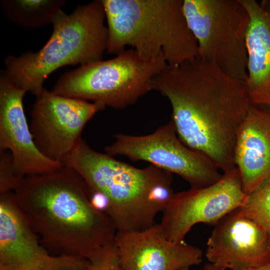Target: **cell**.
Returning <instances> with one entry per match:
<instances>
[{"label": "cell", "instance_id": "1", "mask_svg": "<svg viewBox=\"0 0 270 270\" xmlns=\"http://www.w3.org/2000/svg\"><path fill=\"white\" fill-rule=\"evenodd\" d=\"M152 90L169 100L177 134L189 148L226 173L236 168L238 130L251 105L244 82L198 58L167 65Z\"/></svg>", "mask_w": 270, "mask_h": 270}, {"label": "cell", "instance_id": "2", "mask_svg": "<svg viewBox=\"0 0 270 270\" xmlns=\"http://www.w3.org/2000/svg\"><path fill=\"white\" fill-rule=\"evenodd\" d=\"M13 192L25 220L54 254L89 260L114 242L112 222L92 206L88 186L70 167L26 176Z\"/></svg>", "mask_w": 270, "mask_h": 270}, {"label": "cell", "instance_id": "3", "mask_svg": "<svg viewBox=\"0 0 270 270\" xmlns=\"http://www.w3.org/2000/svg\"><path fill=\"white\" fill-rule=\"evenodd\" d=\"M108 30L106 52L130 46L143 59L161 54L168 65L198 58L197 40L188 24L184 0H102Z\"/></svg>", "mask_w": 270, "mask_h": 270}, {"label": "cell", "instance_id": "4", "mask_svg": "<svg viewBox=\"0 0 270 270\" xmlns=\"http://www.w3.org/2000/svg\"><path fill=\"white\" fill-rule=\"evenodd\" d=\"M61 162L74 170L90 192L108 199L106 213L116 232H137L156 222L164 209L156 204L152 192L158 184L172 181V174L154 165L135 168L106 154L92 149L82 138Z\"/></svg>", "mask_w": 270, "mask_h": 270}, {"label": "cell", "instance_id": "5", "mask_svg": "<svg viewBox=\"0 0 270 270\" xmlns=\"http://www.w3.org/2000/svg\"><path fill=\"white\" fill-rule=\"evenodd\" d=\"M105 18L102 0L78 6L70 14L59 10L46 44L36 52L6 57V74L16 86L38 96L44 80L56 69L102 60L108 41Z\"/></svg>", "mask_w": 270, "mask_h": 270}, {"label": "cell", "instance_id": "6", "mask_svg": "<svg viewBox=\"0 0 270 270\" xmlns=\"http://www.w3.org/2000/svg\"><path fill=\"white\" fill-rule=\"evenodd\" d=\"M167 65L162 54L146 60L131 48L113 58L80 66L66 73L52 91L105 106L122 108L153 90V78Z\"/></svg>", "mask_w": 270, "mask_h": 270}, {"label": "cell", "instance_id": "7", "mask_svg": "<svg viewBox=\"0 0 270 270\" xmlns=\"http://www.w3.org/2000/svg\"><path fill=\"white\" fill-rule=\"evenodd\" d=\"M183 8L198 58L244 82L250 15L241 0H184Z\"/></svg>", "mask_w": 270, "mask_h": 270}, {"label": "cell", "instance_id": "8", "mask_svg": "<svg viewBox=\"0 0 270 270\" xmlns=\"http://www.w3.org/2000/svg\"><path fill=\"white\" fill-rule=\"evenodd\" d=\"M114 141L104 148L106 154L124 156L133 161L148 162L186 181L192 188L210 186L222 174L206 156L185 145L172 121L144 136L114 135Z\"/></svg>", "mask_w": 270, "mask_h": 270}, {"label": "cell", "instance_id": "9", "mask_svg": "<svg viewBox=\"0 0 270 270\" xmlns=\"http://www.w3.org/2000/svg\"><path fill=\"white\" fill-rule=\"evenodd\" d=\"M246 196L236 168L223 173L210 186L174 193L162 211L160 224L168 240L184 242L194 226L215 225L228 213L242 206Z\"/></svg>", "mask_w": 270, "mask_h": 270}, {"label": "cell", "instance_id": "10", "mask_svg": "<svg viewBox=\"0 0 270 270\" xmlns=\"http://www.w3.org/2000/svg\"><path fill=\"white\" fill-rule=\"evenodd\" d=\"M104 108L44 88L30 110V127L37 148L46 158L61 162L82 138L86 123Z\"/></svg>", "mask_w": 270, "mask_h": 270}, {"label": "cell", "instance_id": "11", "mask_svg": "<svg viewBox=\"0 0 270 270\" xmlns=\"http://www.w3.org/2000/svg\"><path fill=\"white\" fill-rule=\"evenodd\" d=\"M90 264L50 253L25 220L13 192L0 194V270H88Z\"/></svg>", "mask_w": 270, "mask_h": 270}, {"label": "cell", "instance_id": "12", "mask_svg": "<svg viewBox=\"0 0 270 270\" xmlns=\"http://www.w3.org/2000/svg\"><path fill=\"white\" fill-rule=\"evenodd\" d=\"M205 255L209 263L221 270L261 265L270 261V236L240 207L214 225Z\"/></svg>", "mask_w": 270, "mask_h": 270}, {"label": "cell", "instance_id": "13", "mask_svg": "<svg viewBox=\"0 0 270 270\" xmlns=\"http://www.w3.org/2000/svg\"><path fill=\"white\" fill-rule=\"evenodd\" d=\"M26 92L0 71V150L10 151L14 168L22 176L55 172L64 164L46 158L37 148L24 112Z\"/></svg>", "mask_w": 270, "mask_h": 270}, {"label": "cell", "instance_id": "14", "mask_svg": "<svg viewBox=\"0 0 270 270\" xmlns=\"http://www.w3.org/2000/svg\"><path fill=\"white\" fill-rule=\"evenodd\" d=\"M114 242L124 270H180L202 262L200 249L168 240L160 224L140 231L116 232Z\"/></svg>", "mask_w": 270, "mask_h": 270}, {"label": "cell", "instance_id": "15", "mask_svg": "<svg viewBox=\"0 0 270 270\" xmlns=\"http://www.w3.org/2000/svg\"><path fill=\"white\" fill-rule=\"evenodd\" d=\"M234 162L248 196L270 177V110L250 105L238 130Z\"/></svg>", "mask_w": 270, "mask_h": 270}, {"label": "cell", "instance_id": "16", "mask_svg": "<svg viewBox=\"0 0 270 270\" xmlns=\"http://www.w3.org/2000/svg\"><path fill=\"white\" fill-rule=\"evenodd\" d=\"M241 1L250 15L244 85L251 105L270 110V12L256 0Z\"/></svg>", "mask_w": 270, "mask_h": 270}, {"label": "cell", "instance_id": "17", "mask_svg": "<svg viewBox=\"0 0 270 270\" xmlns=\"http://www.w3.org/2000/svg\"><path fill=\"white\" fill-rule=\"evenodd\" d=\"M65 0H3L0 6L9 20L25 28H36L52 22Z\"/></svg>", "mask_w": 270, "mask_h": 270}, {"label": "cell", "instance_id": "18", "mask_svg": "<svg viewBox=\"0 0 270 270\" xmlns=\"http://www.w3.org/2000/svg\"><path fill=\"white\" fill-rule=\"evenodd\" d=\"M242 212L260 224L270 236V177L247 196Z\"/></svg>", "mask_w": 270, "mask_h": 270}, {"label": "cell", "instance_id": "19", "mask_svg": "<svg viewBox=\"0 0 270 270\" xmlns=\"http://www.w3.org/2000/svg\"><path fill=\"white\" fill-rule=\"evenodd\" d=\"M24 177L15 171L10 152L0 150V194L13 192Z\"/></svg>", "mask_w": 270, "mask_h": 270}, {"label": "cell", "instance_id": "20", "mask_svg": "<svg viewBox=\"0 0 270 270\" xmlns=\"http://www.w3.org/2000/svg\"><path fill=\"white\" fill-rule=\"evenodd\" d=\"M89 261L88 270H124L115 242L102 249Z\"/></svg>", "mask_w": 270, "mask_h": 270}, {"label": "cell", "instance_id": "21", "mask_svg": "<svg viewBox=\"0 0 270 270\" xmlns=\"http://www.w3.org/2000/svg\"><path fill=\"white\" fill-rule=\"evenodd\" d=\"M90 200L91 205L96 210L106 214L110 205L106 196L99 192L90 191Z\"/></svg>", "mask_w": 270, "mask_h": 270}, {"label": "cell", "instance_id": "22", "mask_svg": "<svg viewBox=\"0 0 270 270\" xmlns=\"http://www.w3.org/2000/svg\"><path fill=\"white\" fill-rule=\"evenodd\" d=\"M201 270H221L208 262L204 264ZM232 270H270V261L261 265L249 266Z\"/></svg>", "mask_w": 270, "mask_h": 270}, {"label": "cell", "instance_id": "23", "mask_svg": "<svg viewBox=\"0 0 270 270\" xmlns=\"http://www.w3.org/2000/svg\"><path fill=\"white\" fill-rule=\"evenodd\" d=\"M260 3L264 8L270 12V0H263Z\"/></svg>", "mask_w": 270, "mask_h": 270}, {"label": "cell", "instance_id": "24", "mask_svg": "<svg viewBox=\"0 0 270 270\" xmlns=\"http://www.w3.org/2000/svg\"><path fill=\"white\" fill-rule=\"evenodd\" d=\"M190 270V268H182V269H181V270Z\"/></svg>", "mask_w": 270, "mask_h": 270}]
</instances>
